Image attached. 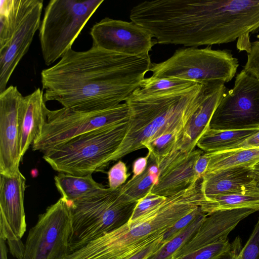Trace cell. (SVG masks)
Here are the masks:
<instances>
[{
    "label": "cell",
    "instance_id": "484cf974",
    "mask_svg": "<svg viewBox=\"0 0 259 259\" xmlns=\"http://www.w3.org/2000/svg\"><path fill=\"white\" fill-rule=\"evenodd\" d=\"M207 215L203 212H201L175 238L166 243L159 251L147 259H172L175 253L199 228Z\"/></svg>",
    "mask_w": 259,
    "mask_h": 259
},
{
    "label": "cell",
    "instance_id": "836d02e7",
    "mask_svg": "<svg viewBox=\"0 0 259 259\" xmlns=\"http://www.w3.org/2000/svg\"><path fill=\"white\" fill-rule=\"evenodd\" d=\"M163 237L128 259H147L159 251L166 243L162 241Z\"/></svg>",
    "mask_w": 259,
    "mask_h": 259
},
{
    "label": "cell",
    "instance_id": "4316f807",
    "mask_svg": "<svg viewBox=\"0 0 259 259\" xmlns=\"http://www.w3.org/2000/svg\"><path fill=\"white\" fill-rule=\"evenodd\" d=\"M181 135L178 132L167 133L144 143L143 146L148 149L150 158L157 164L164 157L177 150Z\"/></svg>",
    "mask_w": 259,
    "mask_h": 259
},
{
    "label": "cell",
    "instance_id": "ffe728a7",
    "mask_svg": "<svg viewBox=\"0 0 259 259\" xmlns=\"http://www.w3.org/2000/svg\"><path fill=\"white\" fill-rule=\"evenodd\" d=\"M54 180L61 197L68 203L83 199L104 188L94 180L92 174L79 176L59 173Z\"/></svg>",
    "mask_w": 259,
    "mask_h": 259
},
{
    "label": "cell",
    "instance_id": "83f0119b",
    "mask_svg": "<svg viewBox=\"0 0 259 259\" xmlns=\"http://www.w3.org/2000/svg\"><path fill=\"white\" fill-rule=\"evenodd\" d=\"M232 244L228 239L208 244L186 255L181 259H220L231 250Z\"/></svg>",
    "mask_w": 259,
    "mask_h": 259
},
{
    "label": "cell",
    "instance_id": "8fae6325",
    "mask_svg": "<svg viewBox=\"0 0 259 259\" xmlns=\"http://www.w3.org/2000/svg\"><path fill=\"white\" fill-rule=\"evenodd\" d=\"M209 128L215 130L259 128V79L243 69L233 88L221 99Z\"/></svg>",
    "mask_w": 259,
    "mask_h": 259
},
{
    "label": "cell",
    "instance_id": "52a82bcc",
    "mask_svg": "<svg viewBox=\"0 0 259 259\" xmlns=\"http://www.w3.org/2000/svg\"><path fill=\"white\" fill-rule=\"evenodd\" d=\"M104 0H51L39 29L42 58L47 65L61 58Z\"/></svg>",
    "mask_w": 259,
    "mask_h": 259
},
{
    "label": "cell",
    "instance_id": "9a60e30c",
    "mask_svg": "<svg viewBox=\"0 0 259 259\" xmlns=\"http://www.w3.org/2000/svg\"><path fill=\"white\" fill-rule=\"evenodd\" d=\"M255 211L252 208H242L220 210L207 214L199 228L172 259H181L205 246L228 239L229 234L242 220Z\"/></svg>",
    "mask_w": 259,
    "mask_h": 259
},
{
    "label": "cell",
    "instance_id": "6da1fadb",
    "mask_svg": "<svg viewBox=\"0 0 259 259\" xmlns=\"http://www.w3.org/2000/svg\"><path fill=\"white\" fill-rule=\"evenodd\" d=\"M151 64V60L93 45L85 51L71 49L56 64L41 71L45 100L77 111L114 107L140 88Z\"/></svg>",
    "mask_w": 259,
    "mask_h": 259
},
{
    "label": "cell",
    "instance_id": "f1b7e54d",
    "mask_svg": "<svg viewBox=\"0 0 259 259\" xmlns=\"http://www.w3.org/2000/svg\"><path fill=\"white\" fill-rule=\"evenodd\" d=\"M239 259H259V218L248 240L239 253Z\"/></svg>",
    "mask_w": 259,
    "mask_h": 259
},
{
    "label": "cell",
    "instance_id": "277c9868",
    "mask_svg": "<svg viewBox=\"0 0 259 259\" xmlns=\"http://www.w3.org/2000/svg\"><path fill=\"white\" fill-rule=\"evenodd\" d=\"M128 120L76 136L46 150L42 158L59 173L82 176L101 171L113 161Z\"/></svg>",
    "mask_w": 259,
    "mask_h": 259
},
{
    "label": "cell",
    "instance_id": "7c38bea8",
    "mask_svg": "<svg viewBox=\"0 0 259 259\" xmlns=\"http://www.w3.org/2000/svg\"><path fill=\"white\" fill-rule=\"evenodd\" d=\"M93 46L125 55L151 60L149 52L156 41L151 33L133 21L105 17L92 27Z\"/></svg>",
    "mask_w": 259,
    "mask_h": 259
},
{
    "label": "cell",
    "instance_id": "d6a6232c",
    "mask_svg": "<svg viewBox=\"0 0 259 259\" xmlns=\"http://www.w3.org/2000/svg\"><path fill=\"white\" fill-rule=\"evenodd\" d=\"M243 69L259 79V40L250 42Z\"/></svg>",
    "mask_w": 259,
    "mask_h": 259
},
{
    "label": "cell",
    "instance_id": "7a4b0ae2",
    "mask_svg": "<svg viewBox=\"0 0 259 259\" xmlns=\"http://www.w3.org/2000/svg\"><path fill=\"white\" fill-rule=\"evenodd\" d=\"M200 181L167 197L139 217L90 242L66 259H128L162 238L178 220L200 207Z\"/></svg>",
    "mask_w": 259,
    "mask_h": 259
},
{
    "label": "cell",
    "instance_id": "f35d334b",
    "mask_svg": "<svg viewBox=\"0 0 259 259\" xmlns=\"http://www.w3.org/2000/svg\"><path fill=\"white\" fill-rule=\"evenodd\" d=\"M1 259H8L6 240L0 238Z\"/></svg>",
    "mask_w": 259,
    "mask_h": 259
},
{
    "label": "cell",
    "instance_id": "e575fe53",
    "mask_svg": "<svg viewBox=\"0 0 259 259\" xmlns=\"http://www.w3.org/2000/svg\"><path fill=\"white\" fill-rule=\"evenodd\" d=\"M210 156L209 153H203L198 158L195 164V171L197 176L200 179L205 174L209 162Z\"/></svg>",
    "mask_w": 259,
    "mask_h": 259
},
{
    "label": "cell",
    "instance_id": "e0dca14e",
    "mask_svg": "<svg viewBox=\"0 0 259 259\" xmlns=\"http://www.w3.org/2000/svg\"><path fill=\"white\" fill-rule=\"evenodd\" d=\"M256 187L252 167L233 166L206 173L200 189L206 201L222 195L241 193Z\"/></svg>",
    "mask_w": 259,
    "mask_h": 259
},
{
    "label": "cell",
    "instance_id": "d6986e66",
    "mask_svg": "<svg viewBox=\"0 0 259 259\" xmlns=\"http://www.w3.org/2000/svg\"><path fill=\"white\" fill-rule=\"evenodd\" d=\"M45 103L44 93L39 88L24 97L20 141L22 158L45 125L48 110Z\"/></svg>",
    "mask_w": 259,
    "mask_h": 259
},
{
    "label": "cell",
    "instance_id": "5bb4252c",
    "mask_svg": "<svg viewBox=\"0 0 259 259\" xmlns=\"http://www.w3.org/2000/svg\"><path fill=\"white\" fill-rule=\"evenodd\" d=\"M202 151L194 149L189 153L177 149L164 157L157 163L158 181L151 192L167 197L186 189L200 179L197 176L194 167L196 161L203 153Z\"/></svg>",
    "mask_w": 259,
    "mask_h": 259
},
{
    "label": "cell",
    "instance_id": "4dcf8cb0",
    "mask_svg": "<svg viewBox=\"0 0 259 259\" xmlns=\"http://www.w3.org/2000/svg\"><path fill=\"white\" fill-rule=\"evenodd\" d=\"M202 212L200 207H198L178 220L164 233L162 241L168 242L172 239Z\"/></svg>",
    "mask_w": 259,
    "mask_h": 259
},
{
    "label": "cell",
    "instance_id": "603a6c76",
    "mask_svg": "<svg viewBox=\"0 0 259 259\" xmlns=\"http://www.w3.org/2000/svg\"><path fill=\"white\" fill-rule=\"evenodd\" d=\"M209 154L210 160L206 173L229 167H252L259 162V147L210 152Z\"/></svg>",
    "mask_w": 259,
    "mask_h": 259
},
{
    "label": "cell",
    "instance_id": "44dd1931",
    "mask_svg": "<svg viewBox=\"0 0 259 259\" xmlns=\"http://www.w3.org/2000/svg\"><path fill=\"white\" fill-rule=\"evenodd\" d=\"M259 130H215L208 128L200 137L196 146L202 151L215 152L233 149Z\"/></svg>",
    "mask_w": 259,
    "mask_h": 259
},
{
    "label": "cell",
    "instance_id": "4fadbf2b",
    "mask_svg": "<svg viewBox=\"0 0 259 259\" xmlns=\"http://www.w3.org/2000/svg\"><path fill=\"white\" fill-rule=\"evenodd\" d=\"M24 96L16 86L0 93V174L20 171V141Z\"/></svg>",
    "mask_w": 259,
    "mask_h": 259
},
{
    "label": "cell",
    "instance_id": "d4e9b609",
    "mask_svg": "<svg viewBox=\"0 0 259 259\" xmlns=\"http://www.w3.org/2000/svg\"><path fill=\"white\" fill-rule=\"evenodd\" d=\"M158 179V175L151 174L147 167L142 174L120 186L119 196L126 202H137L151 191Z\"/></svg>",
    "mask_w": 259,
    "mask_h": 259
},
{
    "label": "cell",
    "instance_id": "ab89813d",
    "mask_svg": "<svg viewBox=\"0 0 259 259\" xmlns=\"http://www.w3.org/2000/svg\"><path fill=\"white\" fill-rule=\"evenodd\" d=\"M252 170L256 186L259 188V162L252 166Z\"/></svg>",
    "mask_w": 259,
    "mask_h": 259
},
{
    "label": "cell",
    "instance_id": "74e56055",
    "mask_svg": "<svg viewBox=\"0 0 259 259\" xmlns=\"http://www.w3.org/2000/svg\"><path fill=\"white\" fill-rule=\"evenodd\" d=\"M259 147V130L233 149ZM232 150V149H231Z\"/></svg>",
    "mask_w": 259,
    "mask_h": 259
},
{
    "label": "cell",
    "instance_id": "5b68a950",
    "mask_svg": "<svg viewBox=\"0 0 259 259\" xmlns=\"http://www.w3.org/2000/svg\"><path fill=\"white\" fill-rule=\"evenodd\" d=\"M120 189L104 187L83 199L68 202L71 216L70 253L129 221L138 201H123Z\"/></svg>",
    "mask_w": 259,
    "mask_h": 259
},
{
    "label": "cell",
    "instance_id": "8d00e7d4",
    "mask_svg": "<svg viewBox=\"0 0 259 259\" xmlns=\"http://www.w3.org/2000/svg\"><path fill=\"white\" fill-rule=\"evenodd\" d=\"M231 244L232 247L230 251L220 259H239V253L242 247L240 237L237 236Z\"/></svg>",
    "mask_w": 259,
    "mask_h": 259
},
{
    "label": "cell",
    "instance_id": "ba28073f",
    "mask_svg": "<svg viewBox=\"0 0 259 259\" xmlns=\"http://www.w3.org/2000/svg\"><path fill=\"white\" fill-rule=\"evenodd\" d=\"M237 58L226 50L188 47L177 50L168 59L152 63V77H175L195 82L225 84L234 78L239 66Z\"/></svg>",
    "mask_w": 259,
    "mask_h": 259
},
{
    "label": "cell",
    "instance_id": "8992f818",
    "mask_svg": "<svg viewBox=\"0 0 259 259\" xmlns=\"http://www.w3.org/2000/svg\"><path fill=\"white\" fill-rule=\"evenodd\" d=\"M42 0L0 2V93L28 52L39 30Z\"/></svg>",
    "mask_w": 259,
    "mask_h": 259
},
{
    "label": "cell",
    "instance_id": "30bf717a",
    "mask_svg": "<svg viewBox=\"0 0 259 259\" xmlns=\"http://www.w3.org/2000/svg\"><path fill=\"white\" fill-rule=\"evenodd\" d=\"M71 232L70 207L61 197L39 215L30 229L23 259H66L70 254Z\"/></svg>",
    "mask_w": 259,
    "mask_h": 259
},
{
    "label": "cell",
    "instance_id": "9c48e42d",
    "mask_svg": "<svg viewBox=\"0 0 259 259\" xmlns=\"http://www.w3.org/2000/svg\"><path fill=\"white\" fill-rule=\"evenodd\" d=\"M47 121L32 145L33 151L46 150L76 136L112 124L127 121L130 112L124 102L101 110L77 111L63 107L47 110Z\"/></svg>",
    "mask_w": 259,
    "mask_h": 259
},
{
    "label": "cell",
    "instance_id": "d590c367",
    "mask_svg": "<svg viewBox=\"0 0 259 259\" xmlns=\"http://www.w3.org/2000/svg\"><path fill=\"white\" fill-rule=\"evenodd\" d=\"M150 155L149 153L145 157H141L136 159L133 164V177L142 174L146 169Z\"/></svg>",
    "mask_w": 259,
    "mask_h": 259
},
{
    "label": "cell",
    "instance_id": "ac0fdd59",
    "mask_svg": "<svg viewBox=\"0 0 259 259\" xmlns=\"http://www.w3.org/2000/svg\"><path fill=\"white\" fill-rule=\"evenodd\" d=\"M227 90L223 83L206 84L204 98L184 127L178 141L177 149L189 153L195 149L198 141L209 128L212 116Z\"/></svg>",
    "mask_w": 259,
    "mask_h": 259
},
{
    "label": "cell",
    "instance_id": "f546056e",
    "mask_svg": "<svg viewBox=\"0 0 259 259\" xmlns=\"http://www.w3.org/2000/svg\"><path fill=\"white\" fill-rule=\"evenodd\" d=\"M107 175L109 188L115 189L123 185L130 174L127 173L125 164L119 160L110 168Z\"/></svg>",
    "mask_w": 259,
    "mask_h": 259
},
{
    "label": "cell",
    "instance_id": "7402d4cb",
    "mask_svg": "<svg viewBox=\"0 0 259 259\" xmlns=\"http://www.w3.org/2000/svg\"><path fill=\"white\" fill-rule=\"evenodd\" d=\"M207 214L226 209L249 208L259 210V188L255 187L241 193L222 195L211 200H204L200 206Z\"/></svg>",
    "mask_w": 259,
    "mask_h": 259
},
{
    "label": "cell",
    "instance_id": "1f68e13d",
    "mask_svg": "<svg viewBox=\"0 0 259 259\" xmlns=\"http://www.w3.org/2000/svg\"><path fill=\"white\" fill-rule=\"evenodd\" d=\"M166 197L149 192L138 201L130 220L135 219L163 201Z\"/></svg>",
    "mask_w": 259,
    "mask_h": 259
},
{
    "label": "cell",
    "instance_id": "3957f363",
    "mask_svg": "<svg viewBox=\"0 0 259 259\" xmlns=\"http://www.w3.org/2000/svg\"><path fill=\"white\" fill-rule=\"evenodd\" d=\"M206 84L197 83L183 91L147 96L131 95L124 102L128 126L113 161L144 148V144L169 133L182 134L203 101Z\"/></svg>",
    "mask_w": 259,
    "mask_h": 259
},
{
    "label": "cell",
    "instance_id": "cb8c5ba5",
    "mask_svg": "<svg viewBox=\"0 0 259 259\" xmlns=\"http://www.w3.org/2000/svg\"><path fill=\"white\" fill-rule=\"evenodd\" d=\"M197 82L175 77L145 78L140 88L132 95L136 96H147L183 91Z\"/></svg>",
    "mask_w": 259,
    "mask_h": 259
},
{
    "label": "cell",
    "instance_id": "2e32d148",
    "mask_svg": "<svg viewBox=\"0 0 259 259\" xmlns=\"http://www.w3.org/2000/svg\"><path fill=\"white\" fill-rule=\"evenodd\" d=\"M26 179L20 171L13 176L0 174V218L19 238L26 230L24 206Z\"/></svg>",
    "mask_w": 259,
    "mask_h": 259
}]
</instances>
